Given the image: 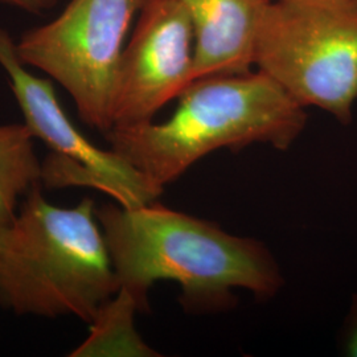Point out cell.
I'll use <instances>...</instances> for the list:
<instances>
[{
	"label": "cell",
	"mask_w": 357,
	"mask_h": 357,
	"mask_svg": "<svg viewBox=\"0 0 357 357\" xmlns=\"http://www.w3.org/2000/svg\"><path fill=\"white\" fill-rule=\"evenodd\" d=\"M97 218L122 296L137 311L149 310L155 282L175 281L180 303L191 314L234 307L233 290L268 301L284 283L268 246L228 233L215 222L153 202L137 208L105 204Z\"/></svg>",
	"instance_id": "cell-1"
},
{
	"label": "cell",
	"mask_w": 357,
	"mask_h": 357,
	"mask_svg": "<svg viewBox=\"0 0 357 357\" xmlns=\"http://www.w3.org/2000/svg\"><path fill=\"white\" fill-rule=\"evenodd\" d=\"M178 100L162 123L105 135L112 150L163 190L209 153L255 143L286 151L306 128V107L259 70L193 79Z\"/></svg>",
	"instance_id": "cell-2"
},
{
	"label": "cell",
	"mask_w": 357,
	"mask_h": 357,
	"mask_svg": "<svg viewBox=\"0 0 357 357\" xmlns=\"http://www.w3.org/2000/svg\"><path fill=\"white\" fill-rule=\"evenodd\" d=\"M41 187L0 227V305L16 315H72L91 326L119 291L97 206L89 197L56 206Z\"/></svg>",
	"instance_id": "cell-3"
},
{
	"label": "cell",
	"mask_w": 357,
	"mask_h": 357,
	"mask_svg": "<svg viewBox=\"0 0 357 357\" xmlns=\"http://www.w3.org/2000/svg\"><path fill=\"white\" fill-rule=\"evenodd\" d=\"M255 65L303 107L349 125L357 100V7L348 0H268Z\"/></svg>",
	"instance_id": "cell-4"
},
{
	"label": "cell",
	"mask_w": 357,
	"mask_h": 357,
	"mask_svg": "<svg viewBox=\"0 0 357 357\" xmlns=\"http://www.w3.org/2000/svg\"><path fill=\"white\" fill-rule=\"evenodd\" d=\"M146 0H70L51 23L26 32L16 52L75 101L79 118L102 134L113 128V101L123 43Z\"/></svg>",
	"instance_id": "cell-5"
},
{
	"label": "cell",
	"mask_w": 357,
	"mask_h": 357,
	"mask_svg": "<svg viewBox=\"0 0 357 357\" xmlns=\"http://www.w3.org/2000/svg\"><path fill=\"white\" fill-rule=\"evenodd\" d=\"M0 66L35 139L51 155L43 162L41 183L48 188L90 187L125 208L156 202L163 188L155 185L114 150H102L88 141L70 122L57 101L51 81L28 72L10 32L0 28Z\"/></svg>",
	"instance_id": "cell-6"
},
{
	"label": "cell",
	"mask_w": 357,
	"mask_h": 357,
	"mask_svg": "<svg viewBox=\"0 0 357 357\" xmlns=\"http://www.w3.org/2000/svg\"><path fill=\"white\" fill-rule=\"evenodd\" d=\"M195 36L178 0H146L122 52L115 82L113 128L153 121L192 82Z\"/></svg>",
	"instance_id": "cell-7"
},
{
	"label": "cell",
	"mask_w": 357,
	"mask_h": 357,
	"mask_svg": "<svg viewBox=\"0 0 357 357\" xmlns=\"http://www.w3.org/2000/svg\"><path fill=\"white\" fill-rule=\"evenodd\" d=\"M178 1L190 16L195 36L192 81L249 73L258 23L268 0Z\"/></svg>",
	"instance_id": "cell-8"
},
{
	"label": "cell",
	"mask_w": 357,
	"mask_h": 357,
	"mask_svg": "<svg viewBox=\"0 0 357 357\" xmlns=\"http://www.w3.org/2000/svg\"><path fill=\"white\" fill-rule=\"evenodd\" d=\"M35 141L24 123L0 125V220L4 224L16 216L26 193L41 183L43 163Z\"/></svg>",
	"instance_id": "cell-9"
},
{
	"label": "cell",
	"mask_w": 357,
	"mask_h": 357,
	"mask_svg": "<svg viewBox=\"0 0 357 357\" xmlns=\"http://www.w3.org/2000/svg\"><path fill=\"white\" fill-rule=\"evenodd\" d=\"M337 345L342 355L357 357V294L352 296L351 306L339 332Z\"/></svg>",
	"instance_id": "cell-10"
},
{
	"label": "cell",
	"mask_w": 357,
	"mask_h": 357,
	"mask_svg": "<svg viewBox=\"0 0 357 357\" xmlns=\"http://www.w3.org/2000/svg\"><path fill=\"white\" fill-rule=\"evenodd\" d=\"M0 1L13 6L16 8H20L26 13L40 15L52 10L59 0H0Z\"/></svg>",
	"instance_id": "cell-11"
},
{
	"label": "cell",
	"mask_w": 357,
	"mask_h": 357,
	"mask_svg": "<svg viewBox=\"0 0 357 357\" xmlns=\"http://www.w3.org/2000/svg\"><path fill=\"white\" fill-rule=\"evenodd\" d=\"M348 1H351L354 6H356L357 7V0H348Z\"/></svg>",
	"instance_id": "cell-12"
},
{
	"label": "cell",
	"mask_w": 357,
	"mask_h": 357,
	"mask_svg": "<svg viewBox=\"0 0 357 357\" xmlns=\"http://www.w3.org/2000/svg\"><path fill=\"white\" fill-rule=\"evenodd\" d=\"M3 224H4V222H3V221H1V220H0V227H1V225H3Z\"/></svg>",
	"instance_id": "cell-13"
}]
</instances>
